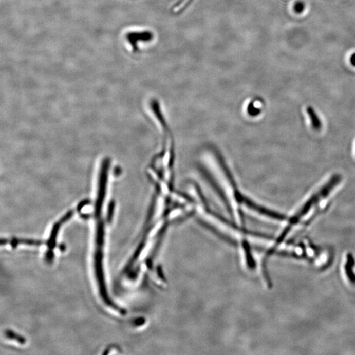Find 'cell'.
Returning <instances> with one entry per match:
<instances>
[{
	"label": "cell",
	"instance_id": "1",
	"mask_svg": "<svg viewBox=\"0 0 355 355\" xmlns=\"http://www.w3.org/2000/svg\"><path fill=\"white\" fill-rule=\"evenodd\" d=\"M203 160L230 210L233 212V209L236 207L239 211L237 208L242 204L244 197L237 190L219 155L209 150L204 153Z\"/></svg>",
	"mask_w": 355,
	"mask_h": 355
},
{
	"label": "cell",
	"instance_id": "2",
	"mask_svg": "<svg viewBox=\"0 0 355 355\" xmlns=\"http://www.w3.org/2000/svg\"><path fill=\"white\" fill-rule=\"evenodd\" d=\"M342 180V176L340 175H335L332 176L328 181V183L324 185L321 189H320L319 192H317L316 194H314L305 203L302 209L298 211L295 215H294L291 219L290 220V224L286 229L284 230V234H288L289 231L292 227L293 225L296 224L298 220L303 217V216L306 215V214L309 212L310 209L312 208L316 204L318 203V202L324 199L330 194V192L332 191L333 188H334L336 185L339 184V183Z\"/></svg>",
	"mask_w": 355,
	"mask_h": 355
},
{
	"label": "cell",
	"instance_id": "3",
	"mask_svg": "<svg viewBox=\"0 0 355 355\" xmlns=\"http://www.w3.org/2000/svg\"><path fill=\"white\" fill-rule=\"evenodd\" d=\"M126 39L133 52H138L140 43H149L154 41V34L150 30H136L127 33Z\"/></svg>",
	"mask_w": 355,
	"mask_h": 355
},
{
	"label": "cell",
	"instance_id": "4",
	"mask_svg": "<svg viewBox=\"0 0 355 355\" xmlns=\"http://www.w3.org/2000/svg\"><path fill=\"white\" fill-rule=\"evenodd\" d=\"M307 114L309 115L310 121H311V125L314 130L316 131L321 130L322 122L314 110L311 107H309L307 108Z\"/></svg>",
	"mask_w": 355,
	"mask_h": 355
},
{
	"label": "cell",
	"instance_id": "5",
	"mask_svg": "<svg viewBox=\"0 0 355 355\" xmlns=\"http://www.w3.org/2000/svg\"><path fill=\"white\" fill-rule=\"evenodd\" d=\"M354 265V258L351 254H349V255H348V260L345 269H346L347 274L348 277H349V281H351V283L355 284V275L353 272L352 271Z\"/></svg>",
	"mask_w": 355,
	"mask_h": 355
},
{
	"label": "cell",
	"instance_id": "6",
	"mask_svg": "<svg viewBox=\"0 0 355 355\" xmlns=\"http://www.w3.org/2000/svg\"><path fill=\"white\" fill-rule=\"evenodd\" d=\"M194 1V0H178V1L176 2V4H177V6L180 9L186 10V9L191 6Z\"/></svg>",
	"mask_w": 355,
	"mask_h": 355
},
{
	"label": "cell",
	"instance_id": "7",
	"mask_svg": "<svg viewBox=\"0 0 355 355\" xmlns=\"http://www.w3.org/2000/svg\"><path fill=\"white\" fill-rule=\"evenodd\" d=\"M305 9V5L302 2H298L294 6V10L296 13H301Z\"/></svg>",
	"mask_w": 355,
	"mask_h": 355
},
{
	"label": "cell",
	"instance_id": "8",
	"mask_svg": "<svg viewBox=\"0 0 355 355\" xmlns=\"http://www.w3.org/2000/svg\"><path fill=\"white\" fill-rule=\"evenodd\" d=\"M7 336L9 338H14V339H16V340L18 341L21 343H24L25 342L22 338H21L20 336L16 335L12 331H7Z\"/></svg>",
	"mask_w": 355,
	"mask_h": 355
},
{
	"label": "cell",
	"instance_id": "9",
	"mask_svg": "<svg viewBox=\"0 0 355 355\" xmlns=\"http://www.w3.org/2000/svg\"><path fill=\"white\" fill-rule=\"evenodd\" d=\"M351 63L352 65L355 67V53L353 54V55H352L351 58Z\"/></svg>",
	"mask_w": 355,
	"mask_h": 355
}]
</instances>
